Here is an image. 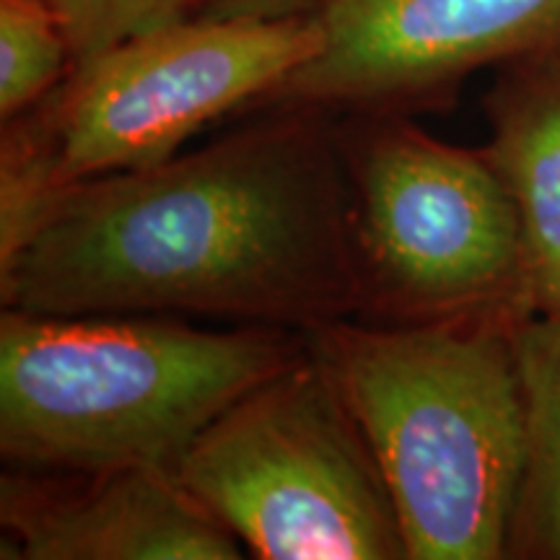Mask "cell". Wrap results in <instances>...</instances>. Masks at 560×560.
I'll return each mask as SVG.
<instances>
[{"label": "cell", "mask_w": 560, "mask_h": 560, "mask_svg": "<svg viewBox=\"0 0 560 560\" xmlns=\"http://www.w3.org/2000/svg\"><path fill=\"white\" fill-rule=\"evenodd\" d=\"M278 109L156 166L62 187L0 226L3 310L296 332L359 319L338 122Z\"/></svg>", "instance_id": "6da1fadb"}, {"label": "cell", "mask_w": 560, "mask_h": 560, "mask_svg": "<svg viewBox=\"0 0 560 560\" xmlns=\"http://www.w3.org/2000/svg\"><path fill=\"white\" fill-rule=\"evenodd\" d=\"M522 317L340 319L306 332L380 465L408 560L509 558L527 465Z\"/></svg>", "instance_id": "7a4b0ae2"}, {"label": "cell", "mask_w": 560, "mask_h": 560, "mask_svg": "<svg viewBox=\"0 0 560 560\" xmlns=\"http://www.w3.org/2000/svg\"><path fill=\"white\" fill-rule=\"evenodd\" d=\"M310 350L306 332L166 314H0V454L42 472L174 467L244 392Z\"/></svg>", "instance_id": "3957f363"}, {"label": "cell", "mask_w": 560, "mask_h": 560, "mask_svg": "<svg viewBox=\"0 0 560 560\" xmlns=\"http://www.w3.org/2000/svg\"><path fill=\"white\" fill-rule=\"evenodd\" d=\"M319 47L314 13L195 16L81 62L3 125L0 226L75 182L170 161L229 112L268 104Z\"/></svg>", "instance_id": "277c9868"}, {"label": "cell", "mask_w": 560, "mask_h": 560, "mask_svg": "<svg viewBox=\"0 0 560 560\" xmlns=\"http://www.w3.org/2000/svg\"><path fill=\"white\" fill-rule=\"evenodd\" d=\"M174 472L255 558L408 560L380 465L312 346L208 423Z\"/></svg>", "instance_id": "5b68a950"}, {"label": "cell", "mask_w": 560, "mask_h": 560, "mask_svg": "<svg viewBox=\"0 0 560 560\" xmlns=\"http://www.w3.org/2000/svg\"><path fill=\"white\" fill-rule=\"evenodd\" d=\"M361 317L532 314L520 213L482 149L433 138L408 112L338 122Z\"/></svg>", "instance_id": "8992f818"}, {"label": "cell", "mask_w": 560, "mask_h": 560, "mask_svg": "<svg viewBox=\"0 0 560 560\" xmlns=\"http://www.w3.org/2000/svg\"><path fill=\"white\" fill-rule=\"evenodd\" d=\"M322 47L272 107L410 112L482 68L560 50V0H322Z\"/></svg>", "instance_id": "52a82bcc"}, {"label": "cell", "mask_w": 560, "mask_h": 560, "mask_svg": "<svg viewBox=\"0 0 560 560\" xmlns=\"http://www.w3.org/2000/svg\"><path fill=\"white\" fill-rule=\"evenodd\" d=\"M3 558L13 560H240L223 524L174 467L42 472L0 478Z\"/></svg>", "instance_id": "ba28073f"}, {"label": "cell", "mask_w": 560, "mask_h": 560, "mask_svg": "<svg viewBox=\"0 0 560 560\" xmlns=\"http://www.w3.org/2000/svg\"><path fill=\"white\" fill-rule=\"evenodd\" d=\"M495 70L482 153L520 213L529 312L560 314V50Z\"/></svg>", "instance_id": "9c48e42d"}, {"label": "cell", "mask_w": 560, "mask_h": 560, "mask_svg": "<svg viewBox=\"0 0 560 560\" xmlns=\"http://www.w3.org/2000/svg\"><path fill=\"white\" fill-rule=\"evenodd\" d=\"M527 465L509 558L560 560V314H527L514 327Z\"/></svg>", "instance_id": "30bf717a"}, {"label": "cell", "mask_w": 560, "mask_h": 560, "mask_svg": "<svg viewBox=\"0 0 560 560\" xmlns=\"http://www.w3.org/2000/svg\"><path fill=\"white\" fill-rule=\"evenodd\" d=\"M73 55L45 0H0V120L37 107L68 79Z\"/></svg>", "instance_id": "8fae6325"}, {"label": "cell", "mask_w": 560, "mask_h": 560, "mask_svg": "<svg viewBox=\"0 0 560 560\" xmlns=\"http://www.w3.org/2000/svg\"><path fill=\"white\" fill-rule=\"evenodd\" d=\"M66 32L73 68L125 42L206 16L213 0H45Z\"/></svg>", "instance_id": "7c38bea8"}, {"label": "cell", "mask_w": 560, "mask_h": 560, "mask_svg": "<svg viewBox=\"0 0 560 560\" xmlns=\"http://www.w3.org/2000/svg\"><path fill=\"white\" fill-rule=\"evenodd\" d=\"M322 0H213L206 16L219 19H289L317 11Z\"/></svg>", "instance_id": "4fadbf2b"}]
</instances>
